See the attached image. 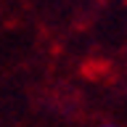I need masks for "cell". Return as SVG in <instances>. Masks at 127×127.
<instances>
[{
	"mask_svg": "<svg viewBox=\"0 0 127 127\" xmlns=\"http://www.w3.org/2000/svg\"><path fill=\"white\" fill-rule=\"evenodd\" d=\"M103 127H114V125H103Z\"/></svg>",
	"mask_w": 127,
	"mask_h": 127,
	"instance_id": "6da1fadb",
	"label": "cell"
}]
</instances>
